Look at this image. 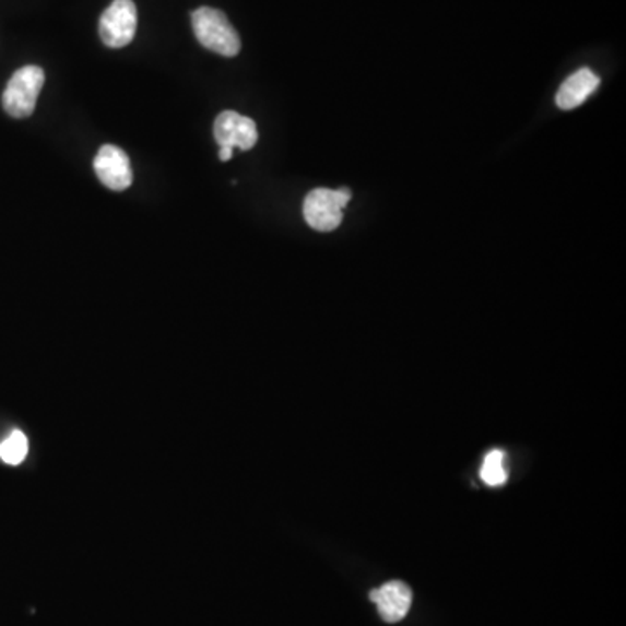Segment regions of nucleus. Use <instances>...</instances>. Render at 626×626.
Instances as JSON below:
<instances>
[{
	"label": "nucleus",
	"instance_id": "nucleus-1",
	"mask_svg": "<svg viewBox=\"0 0 626 626\" xmlns=\"http://www.w3.org/2000/svg\"><path fill=\"white\" fill-rule=\"evenodd\" d=\"M192 26L197 40L209 51L226 58L239 55L243 46L239 34L220 9H196L192 13Z\"/></svg>",
	"mask_w": 626,
	"mask_h": 626
},
{
	"label": "nucleus",
	"instance_id": "nucleus-2",
	"mask_svg": "<svg viewBox=\"0 0 626 626\" xmlns=\"http://www.w3.org/2000/svg\"><path fill=\"white\" fill-rule=\"evenodd\" d=\"M44 82H46V75L40 67L26 64L23 69L16 70L13 78L9 79L4 94H2V105L9 116L14 119L31 117L39 99Z\"/></svg>",
	"mask_w": 626,
	"mask_h": 626
},
{
	"label": "nucleus",
	"instance_id": "nucleus-3",
	"mask_svg": "<svg viewBox=\"0 0 626 626\" xmlns=\"http://www.w3.org/2000/svg\"><path fill=\"white\" fill-rule=\"evenodd\" d=\"M352 199L349 188L329 190L317 188L303 202V216L308 226L317 232H333L343 222V209Z\"/></svg>",
	"mask_w": 626,
	"mask_h": 626
},
{
	"label": "nucleus",
	"instance_id": "nucleus-4",
	"mask_svg": "<svg viewBox=\"0 0 626 626\" xmlns=\"http://www.w3.org/2000/svg\"><path fill=\"white\" fill-rule=\"evenodd\" d=\"M138 28V9L132 0H114L99 17V37L114 49L128 46Z\"/></svg>",
	"mask_w": 626,
	"mask_h": 626
},
{
	"label": "nucleus",
	"instance_id": "nucleus-5",
	"mask_svg": "<svg viewBox=\"0 0 626 626\" xmlns=\"http://www.w3.org/2000/svg\"><path fill=\"white\" fill-rule=\"evenodd\" d=\"M94 170L99 181L114 192H125L132 185L131 161L119 146H102L94 158Z\"/></svg>",
	"mask_w": 626,
	"mask_h": 626
},
{
	"label": "nucleus",
	"instance_id": "nucleus-6",
	"mask_svg": "<svg viewBox=\"0 0 626 626\" xmlns=\"http://www.w3.org/2000/svg\"><path fill=\"white\" fill-rule=\"evenodd\" d=\"M214 138L220 146L248 152L258 143V129H256L255 120L249 117L226 110L216 117Z\"/></svg>",
	"mask_w": 626,
	"mask_h": 626
},
{
	"label": "nucleus",
	"instance_id": "nucleus-7",
	"mask_svg": "<svg viewBox=\"0 0 626 626\" xmlns=\"http://www.w3.org/2000/svg\"><path fill=\"white\" fill-rule=\"evenodd\" d=\"M369 599L378 605V613L383 622L399 623L410 613L413 592L402 581H388L383 587L373 590Z\"/></svg>",
	"mask_w": 626,
	"mask_h": 626
},
{
	"label": "nucleus",
	"instance_id": "nucleus-8",
	"mask_svg": "<svg viewBox=\"0 0 626 626\" xmlns=\"http://www.w3.org/2000/svg\"><path fill=\"white\" fill-rule=\"evenodd\" d=\"M599 84L601 81L592 70H578L560 85L557 98H555L557 107L560 110H572V108L580 107L581 103L587 102L592 96Z\"/></svg>",
	"mask_w": 626,
	"mask_h": 626
},
{
	"label": "nucleus",
	"instance_id": "nucleus-9",
	"mask_svg": "<svg viewBox=\"0 0 626 626\" xmlns=\"http://www.w3.org/2000/svg\"><path fill=\"white\" fill-rule=\"evenodd\" d=\"M503 460H505V452L499 451V449H493V451L487 452L481 469V479L484 484L491 487H499L507 482L508 473L505 470Z\"/></svg>",
	"mask_w": 626,
	"mask_h": 626
},
{
	"label": "nucleus",
	"instance_id": "nucleus-10",
	"mask_svg": "<svg viewBox=\"0 0 626 626\" xmlns=\"http://www.w3.org/2000/svg\"><path fill=\"white\" fill-rule=\"evenodd\" d=\"M28 454V439L23 432H11L8 439L0 444V460L8 464H20Z\"/></svg>",
	"mask_w": 626,
	"mask_h": 626
},
{
	"label": "nucleus",
	"instance_id": "nucleus-11",
	"mask_svg": "<svg viewBox=\"0 0 626 626\" xmlns=\"http://www.w3.org/2000/svg\"><path fill=\"white\" fill-rule=\"evenodd\" d=\"M234 157V149H228V146H220V161L226 163V161H231Z\"/></svg>",
	"mask_w": 626,
	"mask_h": 626
}]
</instances>
